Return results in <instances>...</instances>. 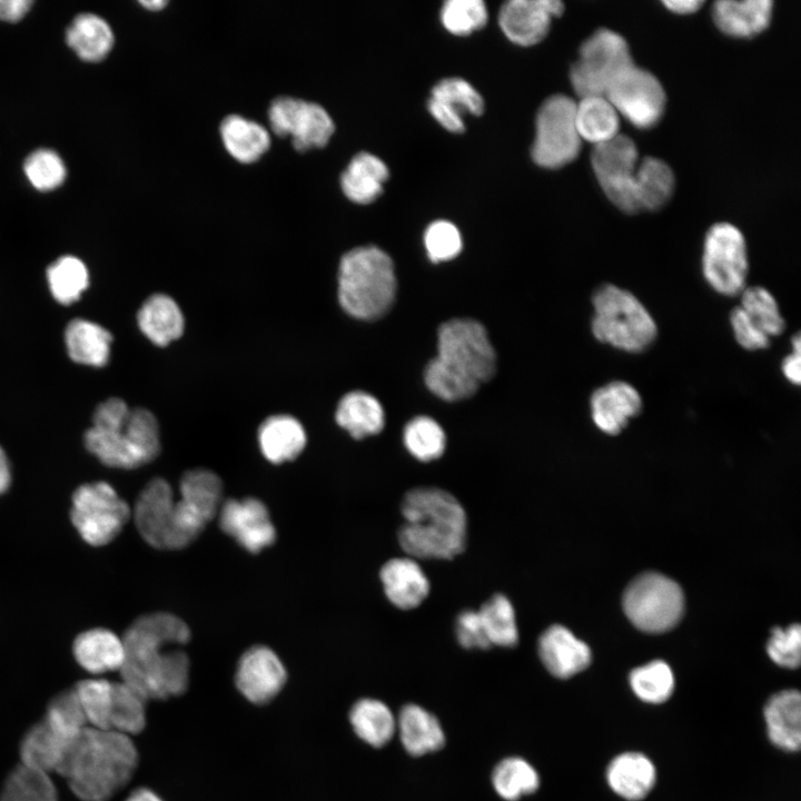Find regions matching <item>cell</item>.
Returning a JSON list of instances; mask_svg holds the SVG:
<instances>
[{
  "instance_id": "6da1fadb",
  "label": "cell",
  "mask_w": 801,
  "mask_h": 801,
  "mask_svg": "<svg viewBox=\"0 0 801 801\" xmlns=\"http://www.w3.org/2000/svg\"><path fill=\"white\" fill-rule=\"evenodd\" d=\"M189 640L188 625L171 613L156 612L138 617L122 637L121 681L147 700L184 694L189 684L190 663L181 647Z\"/></svg>"
},
{
  "instance_id": "7a4b0ae2",
  "label": "cell",
  "mask_w": 801,
  "mask_h": 801,
  "mask_svg": "<svg viewBox=\"0 0 801 801\" xmlns=\"http://www.w3.org/2000/svg\"><path fill=\"white\" fill-rule=\"evenodd\" d=\"M497 358L486 328L477 320L454 318L437 330V355L424 372L427 388L438 398H469L496 373Z\"/></svg>"
},
{
  "instance_id": "3957f363",
  "label": "cell",
  "mask_w": 801,
  "mask_h": 801,
  "mask_svg": "<svg viewBox=\"0 0 801 801\" xmlns=\"http://www.w3.org/2000/svg\"><path fill=\"white\" fill-rule=\"evenodd\" d=\"M138 759L131 736L88 725L72 742L57 773L81 801H109L131 780Z\"/></svg>"
},
{
  "instance_id": "277c9868",
  "label": "cell",
  "mask_w": 801,
  "mask_h": 801,
  "mask_svg": "<svg viewBox=\"0 0 801 801\" xmlns=\"http://www.w3.org/2000/svg\"><path fill=\"white\" fill-rule=\"evenodd\" d=\"M404 523L400 547L414 558L449 560L466 544V513L451 493L437 487H416L402 502Z\"/></svg>"
},
{
  "instance_id": "5b68a950",
  "label": "cell",
  "mask_w": 801,
  "mask_h": 801,
  "mask_svg": "<svg viewBox=\"0 0 801 801\" xmlns=\"http://www.w3.org/2000/svg\"><path fill=\"white\" fill-rule=\"evenodd\" d=\"M83 441L102 464L115 468H137L154 461L160 452L156 416L142 407L129 408L118 397L97 406Z\"/></svg>"
},
{
  "instance_id": "8992f818",
  "label": "cell",
  "mask_w": 801,
  "mask_h": 801,
  "mask_svg": "<svg viewBox=\"0 0 801 801\" xmlns=\"http://www.w3.org/2000/svg\"><path fill=\"white\" fill-rule=\"evenodd\" d=\"M397 291L392 258L376 246L347 251L338 267V300L352 317L376 320L394 305Z\"/></svg>"
},
{
  "instance_id": "52a82bcc",
  "label": "cell",
  "mask_w": 801,
  "mask_h": 801,
  "mask_svg": "<svg viewBox=\"0 0 801 801\" xmlns=\"http://www.w3.org/2000/svg\"><path fill=\"white\" fill-rule=\"evenodd\" d=\"M591 330L594 338L629 354L649 349L657 337V325L642 301L613 284L599 286L592 295Z\"/></svg>"
},
{
  "instance_id": "ba28073f",
  "label": "cell",
  "mask_w": 801,
  "mask_h": 801,
  "mask_svg": "<svg viewBox=\"0 0 801 801\" xmlns=\"http://www.w3.org/2000/svg\"><path fill=\"white\" fill-rule=\"evenodd\" d=\"M134 520L141 537L158 550L186 547L199 535L170 484L160 477L150 479L140 492Z\"/></svg>"
},
{
  "instance_id": "9c48e42d",
  "label": "cell",
  "mask_w": 801,
  "mask_h": 801,
  "mask_svg": "<svg viewBox=\"0 0 801 801\" xmlns=\"http://www.w3.org/2000/svg\"><path fill=\"white\" fill-rule=\"evenodd\" d=\"M623 609L640 630L662 633L678 624L684 597L681 587L671 578L653 572L639 575L626 587Z\"/></svg>"
},
{
  "instance_id": "30bf717a",
  "label": "cell",
  "mask_w": 801,
  "mask_h": 801,
  "mask_svg": "<svg viewBox=\"0 0 801 801\" xmlns=\"http://www.w3.org/2000/svg\"><path fill=\"white\" fill-rule=\"evenodd\" d=\"M632 63L624 38L612 30L600 29L582 43L578 59L571 68V83L580 98L604 96Z\"/></svg>"
},
{
  "instance_id": "8fae6325",
  "label": "cell",
  "mask_w": 801,
  "mask_h": 801,
  "mask_svg": "<svg viewBox=\"0 0 801 801\" xmlns=\"http://www.w3.org/2000/svg\"><path fill=\"white\" fill-rule=\"evenodd\" d=\"M131 511L106 482L80 485L72 495L71 521L82 540L93 546L110 543L130 518Z\"/></svg>"
},
{
  "instance_id": "7c38bea8",
  "label": "cell",
  "mask_w": 801,
  "mask_h": 801,
  "mask_svg": "<svg viewBox=\"0 0 801 801\" xmlns=\"http://www.w3.org/2000/svg\"><path fill=\"white\" fill-rule=\"evenodd\" d=\"M702 274L706 284L721 296H739L746 287L748 249L738 227L730 222L711 226L703 244Z\"/></svg>"
},
{
  "instance_id": "4fadbf2b",
  "label": "cell",
  "mask_w": 801,
  "mask_h": 801,
  "mask_svg": "<svg viewBox=\"0 0 801 801\" xmlns=\"http://www.w3.org/2000/svg\"><path fill=\"white\" fill-rule=\"evenodd\" d=\"M576 102L565 95L548 97L536 116L532 158L541 167L560 168L573 161L582 139L575 122Z\"/></svg>"
},
{
  "instance_id": "5bb4252c",
  "label": "cell",
  "mask_w": 801,
  "mask_h": 801,
  "mask_svg": "<svg viewBox=\"0 0 801 801\" xmlns=\"http://www.w3.org/2000/svg\"><path fill=\"white\" fill-rule=\"evenodd\" d=\"M268 121L276 135L289 136L298 151L325 146L335 130V123L323 106L288 96L271 101Z\"/></svg>"
},
{
  "instance_id": "9a60e30c",
  "label": "cell",
  "mask_w": 801,
  "mask_h": 801,
  "mask_svg": "<svg viewBox=\"0 0 801 801\" xmlns=\"http://www.w3.org/2000/svg\"><path fill=\"white\" fill-rule=\"evenodd\" d=\"M604 96L619 116L640 129L656 125L665 108V93L659 79L633 63L614 80Z\"/></svg>"
},
{
  "instance_id": "2e32d148",
  "label": "cell",
  "mask_w": 801,
  "mask_h": 801,
  "mask_svg": "<svg viewBox=\"0 0 801 801\" xmlns=\"http://www.w3.org/2000/svg\"><path fill=\"white\" fill-rule=\"evenodd\" d=\"M592 168L607 198L621 210L639 211L634 196V178L639 151L634 141L624 135L594 146Z\"/></svg>"
},
{
  "instance_id": "e0dca14e",
  "label": "cell",
  "mask_w": 801,
  "mask_h": 801,
  "mask_svg": "<svg viewBox=\"0 0 801 801\" xmlns=\"http://www.w3.org/2000/svg\"><path fill=\"white\" fill-rule=\"evenodd\" d=\"M218 516L220 528L250 553L260 552L276 540L268 508L257 498L228 500Z\"/></svg>"
},
{
  "instance_id": "ac0fdd59",
  "label": "cell",
  "mask_w": 801,
  "mask_h": 801,
  "mask_svg": "<svg viewBox=\"0 0 801 801\" xmlns=\"http://www.w3.org/2000/svg\"><path fill=\"white\" fill-rule=\"evenodd\" d=\"M287 680L286 668L269 647L256 645L240 657L235 683L240 694L254 704H265L276 698Z\"/></svg>"
},
{
  "instance_id": "d6986e66",
  "label": "cell",
  "mask_w": 801,
  "mask_h": 801,
  "mask_svg": "<svg viewBox=\"0 0 801 801\" xmlns=\"http://www.w3.org/2000/svg\"><path fill=\"white\" fill-rule=\"evenodd\" d=\"M563 10L558 0H511L502 6L498 22L511 41L532 46L547 34L552 19Z\"/></svg>"
},
{
  "instance_id": "ffe728a7",
  "label": "cell",
  "mask_w": 801,
  "mask_h": 801,
  "mask_svg": "<svg viewBox=\"0 0 801 801\" xmlns=\"http://www.w3.org/2000/svg\"><path fill=\"white\" fill-rule=\"evenodd\" d=\"M643 407L639 390L627 382L612 380L597 387L590 397L591 417L607 435L620 434Z\"/></svg>"
},
{
  "instance_id": "44dd1931",
  "label": "cell",
  "mask_w": 801,
  "mask_h": 801,
  "mask_svg": "<svg viewBox=\"0 0 801 801\" xmlns=\"http://www.w3.org/2000/svg\"><path fill=\"white\" fill-rule=\"evenodd\" d=\"M79 734L70 733L43 716L26 732L20 742V764L48 774L57 773Z\"/></svg>"
},
{
  "instance_id": "7402d4cb",
  "label": "cell",
  "mask_w": 801,
  "mask_h": 801,
  "mask_svg": "<svg viewBox=\"0 0 801 801\" xmlns=\"http://www.w3.org/2000/svg\"><path fill=\"white\" fill-rule=\"evenodd\" d=\"M538 655L546 670L558 679H568L591 662L590 647L562 625H552L538 639Z\"/></svg>"
},
{
  "instance_id": "603a6c76",
  "label": "cell",
  "mask_w": 801,
  "mask_h": 801,
  "mask_svg": "<svg viewBox=\"0 0 801 801\" xmlns=\"http://www.w3.org/2000/svg\"><path fill=\"white\" fill-rule=\"evenodd\" d=\"M379 576L387 599L398 609L417 607L428 595V578L412 557L387 561L380 568Z\"/></svg>"
},
{
  "instance_id": "cb8c5ba5",
  "label": "cell",
  "mask_w": 801,
  "mask_h": 801,
  "mask_svg": "<svg viewBox=\"0 0 801 801\" xmlns=\"http://www.w3.org/2000/svg\"><path fill=\"white\" fill-rule=\"evenodd\" d=\"M767 733L779 749L794 752L801 745V695L797 690L773 694L763 710Z\"/></svg>"
},
{
  "instance_id": "d4e9b609",
  "label": "cell",
  "mask_w": 801,
  "mask_h": 801,
  "mask_svg": "<svg viewBox=\"0 0 801 801\" xmlns=\"http://www.w3.org/2000/svg\"><path fill=\"white\" fill-rule=\"evenodd\" d=\"M606 781L614 793L627 801L645 798L656 781V769L643 753L624 752L609 763Z\"/></svg>"
},
{
  "instance_id": "484cf974",
  "label": "cell",
  "mask_w": 801,
  "mask_h": 801,
  "mask_svg": "<svg viewBox=\"0 0 801 801\" xmlns=\"http://www.w3.org/2000/svg\"><path fill=\"white\" fill-rule=\"evenodd\" d=\"M72 653L78 664L89 673L119 671L125 659L122 639L107 629H91L73 641Z\"/></svg>"
},
{
  "instance_id": "4316f807",
  "label": "cell",
  "mask_w": 801,
  "mask_h": 801,
  "mask_svg": "<svg viewBox=\"0 0 801 801\" xmlns=\"http://www.w3.org/2000/svg\"><path fill=\"white\" fill-rule=\"evenodd\" d=\"M770 0H720L712 13L716 27L728 36L751 38L767 29L772 17Z\"/></svg>"
},
{
  "instance_id": "83f0119b",
  "label": "cell",
  "mask_w": 801,
  "mask_h": 801,
  "mask_svg": "<svg viewBox=\"0 0 801 801\" xmlns=\"http://www.w3.org/2000/svg\"><path fill=\"white\" fill-rule=\"evenodd\" d=\"M306 441L304 426L291 415L269 416L258 428L261 454L274 464L295 459L305 448Z\"/></svg>"
},
{
  "instance_id": "f1b7e54d",
  "label": "cell",
  "mask_w": 801,
  "mask_h": 801,
  "mask_svg": "<svg viewBox=\"0 0 801 801\" xmlns=\"http://www.w3.org/2000/svg\"><path fill=\"white\" fill-rule=\"evenodd\" d=\"M141 333L155 345L167 346L178 339L185 329V318L178 304L166 294H154L137 314Z\"/></svg>"
},
{
  "instance_id": "f546056e",
  "label": "cell",
  "mask_w": 801,
  "mask_h": 801,
  "mask_svg": "<svg viewBox=\"0 0 801 801\" xmlns=\"http://www.w3.org/2000/svg\"><path fill=\"white\" fill-rule=\"evenodd\" d=\"M389 172L385 162L373 154L355 155L340 176L344 195L356 204H369L383 191Z\"/></svg>"
},
{
  "instance_id": "4dcf8cb0",
  "label": "cell",
  "mask_w": 801,
  "mask_h": 801,
  "mask_svg": "<svg viewBox=\"0 0 801 801\" xmlns=\"http://www.w3.org/2000/svg\"><path fill=\"white\" fill-rule=\"evenodd\" d=\"M335 419L353 438L362 439L382 432L385 413L376 397L363 390H353L338 402Z\"/></svg>"
},
{
  "instance_id": "1f68e13d",
  "label": "cell",
  "mask_w": 801,
  "mask_h": 801,
  "mask_svg": "<svg viewBox=\"0 0 801 801\" xmlns=\"http://www.w3.org/2000/svg\"><path fill=\"white\" fill-rule=\"evenodd\" d=\"M219 132L228 154L244 164L258 160L270 146L268 130L261 123L240 115L225 117Z\"/></svg>"
},
{
  "instance_id": "d6a6232c",
  "label": "cell",
  "mask_w": 801,
  "mask_h": 801,
  "mask_svg": "<svg viewBox=\"0 0 801 801\" xmlns=\"http://www.w3.org/2000/svg\"><path fill=\"white\" fill-rule=\"evenodd\" d=\"M396 729L405 750L412 755L434 752L445 743L438 720L416 704L403 706L396 720Z\"/></svg>"
},
{
  "instance_id": "836d02e7",
  "label": "cell",
  "mask_w": 801,
  "mask_h": 801,
  "mask_svg": "<svg viewBox=\"0 0 801 801\" xmlns=\"http://www.w3.org/2000/svg\"><path fill=\"white\" fill-rule=\"evenodd\" d=\"M112 336L108 329L88 319L76 318L65 330L69 357L79 364L100 367L108 363Z\"/></svg>"
},
{
  "instance_id": "e575fe53",
  "label": "cell",
  "mask_w": 801,
  "mask_h": 801,
  "mask_svg": "<svg viewBox=\"0 0 801 801\" xmlns=\"http://www.w3.org/2000/svg\"><path fill=\"white\" fill-rule=\"evenodd\" d=\"M575 122L582 141L594 146L620 135V116L605 96L581 98L575 106Z\"/></svg>"
},
{
  "instance_id": "d590c367",
  "label": "cell",
  "mask_w": 801,
  "mask_h": 801,
  "mask_svg": "<svg viewBox=\"0 0 801 801\" xmlns=\"http://www.w3.org/2000/svg\"><path fill=\"white\" fill-rule=\"evenodd\" d=\"M66 41L80 59L98 62L110 52L115 39L110 26L101 17L81 13L68 27Z\"/></svg>"
},
{
  "instance_id": "8d00e7d4",
  "label": "cell",
  "mask_w": 801,
  "mask_h": 801,
  "mask_svg": "<svg viewBox=\"0 0 801 801\" xmlns=\"http://www.w3.org/2000/svg\"><path fill=\"white\" fill-rule=\"evenodd\" d=\"M674 175L663 160L645 157L639 161L634 178V196L637 209L655 210L672 196Z\"/></svg>"
},
{
  "instance_id": "74e56055",
  "label": "cell",
  "mask_w": 801,
  "mask_h": 801,
  "mask_svg": "<svg viewBox=\"0 0 801 801\" xmlns=\"http://www.w3.org/2000/svg\"><path fill=\"white\" fill-rule=\"evenodd\" d=\"M353 730L372 746H383L396 731V719L389 708L375 699L357 701L349 712Z\"/></svg>"
},
{
  "instance_id": "f35d334b",
  "label": "cell",
  "mask_w": 801,
  "mask_h": 801,
  "mask_svg": "<svg viewBox=\"0 0 801 801\" xmlns=\"http://www.w3.org/2000/svg\"><path fill=\"white\" fill-rule=\"evenodd\" d=\"M147 699L127 683L113 682L109 730L132 736L140 733L147 722Z\"/></svg>"
},
{
  "instance_id": "ab89813d",
  "label": "cell",
  "mask_w": 801,
  "mask_h": 801,
  "mask_svg": "<svg viewBox=\"0 0 801 801\" xmlns=\"http://www.w3.org/2000/svg\"><path fill=\"white\" fill-rule=\"evenodd\" d=\"M0 801H59L50 774L17 765L8 775Z\"/></svg>"
},
{
  "instance_id": "60d3db41",
  "label": "cell",
  "mask_w": 801,
  "mask_h": 801,
  "mask_svg": "<svg viewBox=\"0 0 801 801\" xmlns=\"http://www.w3.org/2000/svg\"><path fill=\"white\" fill-rule=\"evenodd\" d=\"M739 296V307L748 319L770 339L784 332L785 320L777 299L767 288L746 286Z\"/></svg>"
},
{
  "instance_id": "b9f144b4",
  "label": "cell",
  "mask_w": 801,
  "mask_h": 801,
  "mask_svg": "<svg viewBox=\"0 0 801 801\" xmlns=\"http://www.w3.org/2000/svg\"><path fill=\"white\" fill-rule=\"evenodd\" d=\"M48 286L53 298L63 305L78 300L89 285V273L81 259L62 256L47 269Z\"/></svg>"
},
{
  "instance_id": "7bdbcfd3",
  "label": "cell",
  "mask_w": 801,
  "mask_h": 801,
  "mask_svg": "<svg viewBox=\"0 0 801 801\" xmlns=\"http://www.w3.org/2000/svg\"><path fill=\"white\" fill-rule=\"evenodd\" d=\"M492 782L496 793L507 801L535 792L540 785L536 770L524 759L511 756L494 769Z\"/></svg>"
},
{
  "instance_id": "ee69618b",
  "label": "cell",
  "mask_w": 801,
  "mask_h": 801,
  "mask_svg": "<svg viewBox=\"0 0 801 801\" xmlns=\"http://www.w3.org/2000/svg\"><path fill=\"white\" fill-rule=\"evenodd\" d=\"M477 612L491 645L513 647L517 644L515 611L505 595H493Z\"/></svg>"
},
{
  "instance_id": "f6af8a7d",
  "label": "cell",
  "mask_w": 801,
  "mask_h": 801,
  "mask_svg": "<svg viewBox=\"0 0 801 801\" xmlns=\"http://www.w3.org/2000/svg\"><path fill=\"white\" fill-rule=\"evenodd\" d=\"M179 493L210 521L222 504V482L216 473L206 468L187 471L180 479Z\"/></svg>"
},
{
  "instance_id": "bcb514c9",
  "label": "cell",
  "mask_w": 801,
  "mask_h": 801,
  "mask_svg": "<svg viewBox=\"0 0 801 801\" xmlns=\"http://www.w3.org/2000/svg\"><path fill=\"white\" fill-rule=\"evenodd\" d=\"M633 693L643 702L660 704L670 699L674 691V675L668 663L652 661L634 669L629 676Z\"/></svg>"
},
{
  "instance_id": "7dc6e473",
  "label": "cell",
  "mask_w": 801,
  "mask_h": 801,
  "mask_svg": "<svg viewBox=\"0 0 801 801\" xmlns=\"http://www.w3.org/2000/svg\"><path fill=\"white\" fill-rule=\"evenodd\" d=\"M407 451L418 461L431 462L441 457L446 447V435L432 417L417 416L411 419L403 432Z\"/></svg>"
},
{
  "instance_id": "c3c4849f",
  "label": "cell",
  "mask_w": 801,
  "mask_h": 801,
  "mask_svg": "<svg viewBox=\"0 0 801 801\" xmlns=\"http://www.w3.org/2000/svg\"><path fill=\"white\" fill-rule=\"evenodd\" d=\"M113 682L105 679H87L73 690L89 726L109 730Z\"/></svg>"
},
{
  "instance_id": "681fc988",
  "label": "cell",
  "mask_w": 801,
  "mask_h": 801,
  "mask_svg": "<svg viewBox=\"0 0 801 801\" xmlns=\"http://www.w3.org/2000/svg\"><path fill=\"white\" fill-rule=\"evenodd\" d=\"M431 99L462 117L464 113L481 116L484 100L476 89L462 78H446L432 89Z\"/></svg>"
},
{
  "instance_id": "f907efd6",
  "label": "cell",
  "mask_w": 801,
  "mask_h": 801,
  "mask_svg": "<svg viewBox=\"0 0 801 801\" xmlns=\"http://www.w3.org/2000/svg\"><path fill=\"white\" fill-rule=\"evenodd\" d=\"M487 17L486 6L481 0H448L441 10L443 26L457 36H466L483 28Z\"/></svg>"
},
{
  "instance_id": "816d5d0a",
  "label": "cell",
  "mask_w": 801,
  "mask_h": 801,
  "mask_svg": "<svg viewBox=\"0 0 801 801\" xmlns=\"http://www.w3.org/2000/svg\"><path fill=\"white\" fill-rule=\"evenodd\" d=\"M29 182L40 191L58 188L65 180L66 167L59 155L49 149H39L28 156L23 165Z\"/></svg>"
},
{
  "instance_id": "f5cc1de1",
  "label": "cell",
  "mask_w": 801,
  "mask_h": 801,
  "mask_svg": "<svg viewBox=\"0 0 801 801\" xmlns=\"http://www.w3.org/2000/svg\"><path fill=\"white\" fill-rule=\"evenodd\" d=\"M424 245L431 261L441 263L455 258L462 250L463 241L454 224L436 220L426 228Z\"/></svg>"
},
{
  "instance_id": "db71d44e",
  "label": "cell",
  "mask_w": 801,
  "mask_h": 801,
  "mask_svg": "<svg viewBox=\"0 0 801 801\" xmlns=\"http://www.w3.org/2000/svg\"><path fill=\"white\" fill-rule=\"evenodd\" d=\"M767 652L775 664L788 669L798 668L801 659L800 625L774 627L767 644Z\"/></svg>"
},
{
  "instance_id": "11a10c76",
  "label": "cell",
  "mask_w": 801,
  "mask_h": 801,
  "mask_svg": "<svg viewBox=\"0 0 801 801\" xmlns=\"http://www.w3.org/2000/svg\"><path fill=\"white\" fill-rule=\"evenodd\" d=\"M730 325L736 343L750 352L767 349L771 339L759 330L736 306L730 313Z\"/></svg>"
},
{
  "instance_id": "9f6ffc18",
  "label": "cell",
  "mask_w": 801,
  "mask_h": 801,
  "mask_svg": "<svg viewBox=\"0 0 801 801\" xmlns=\"http://www.w3.org/2000/svg\"><path fill=\"white\" fill-rule=\"evenodd\" d=\"M455 631L458 643L465 649L487 650L492 646L477 611L461 612L456 619Z\"/></svg>"
},
{
  "instance_id": "6f0895ef",
  "label": "cell",
  "mask_w": 801,
  "mask_h": 801,
  "mask_svg": "<svg viewBox=\"0 0 801 801\" xmlns=\"http://www.w3.org/2000/svg\"><path fill=\"white\" fill-rule=\"evenodd\" d=\"M791 345L792 352L783 358L781 370L789 383L798 386L801 382V337L799 333L792 337Z\"/></svg>"
},
{
  "instance_id": "680465c9",
  "label": "cell",
  "mask_w": 801,
  "mask_h": 801,
  "mask_svg": "<svg viewBox=\"0 0 801 801\" xmlns=\"http://www.w3.org/2000/svg\"><path fill=\"white\" fill-rule=\"evenodd\" d=\"M431 115L448 131L462 132L465 129L463 117L451 111L439 102L429 98L427 103Z\"/></svg>"
},
{
  "instance_id": "91938a15",
  "label": "cell",
  "mask_w": 801,
  "mask_h": 801,
  "mask_svg": "<svg viewBox=\"0 0 801 801\" xmlns=\"http://www.w3.org/2000/svg\"><path fill=\"white\" fill-rule=\"evenodd\" d=\"M31 0H0V20L17 22L30 10Z\"/></svg>"
},
{
  "instance_id": "94428289",
  "label": "cell",
  "mask_w": 801,
  "mask_h": 801,
  "mask_svg": "<svg viewBox=\"0 0 801 801\" xmlns=\"http://www.w3.org/2000/svg\"><path fill=\"white\" fill-rule=\"evenodd\" d=\"M663 4L669 9L670 11L678 13V14H691L698 11L701 6H703V1L700 0H668L663 1Z\"/></svg>"
},
{
  "instance_id": "6125c7cd",
  "label": "cell",
  "mask_w": 801,
  "mask_h": 801,
  "mask_svg": "<svg viewBox=\"0 0 801 801\" xmlns=\"http://www.w3.org/2000/svg\"><path fill=\"white\" fill-rule=\"evenodd\" d=\"M11 482V471L9 459L4 451L0 446V495L3 494Z\"/></svg>"
},
{
  "instance_id": "be15d7a7",
  "label": "cell",
  "mask_w": 801,
  "mask_h": 801,
  "mask_svg": "<svg viewBox=\"0 0 801 801\" xmlns=\"http://www.w3.org/2000/svg\"><path fill=\"white\" fill-rule=\"evenodd\" d=\"M125 801H162V799L150 789L139 788L132 791Z\"/></svg>"
},
{
  "instance_id": "e7e4bbea",
  "label": "cell",
  "mask_w": 801,
  "mask_h": 801,
  "mask_svg": "<svg viewBox=\"0 0 801 801\" xmlns=\"http://www.w3.org/2000/svg\"><path fill=\"white\" fill-rule=\"evenodd\" d=\"M139 2L141 6L149 10L162 9L168 3L166 0H141Z\"/></svg>"
}]
</instances>
